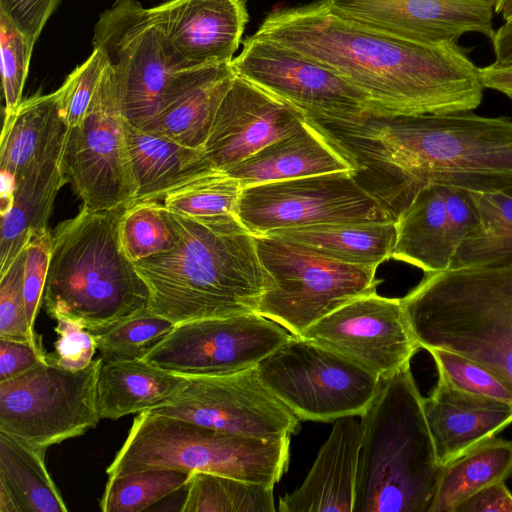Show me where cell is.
<instances>
[{
  "label": "cell",
  "mask_w": 512,
  "mask_h": 512,
  "mask_svg": "<svg viewBox=\"0 0 512 512\" xmlns=\"http://www.w3.org/2000/svg\"><path fill=\"white\" fill-rule=\"evenodd\" d=\"M317 129L349 161L358 185L396 221L438 183L512 195V119L472 111L320 117Z\"/></svg>",
  "instance_id": "obj_1"
},
{
  "label": "cell",
  "mask_w": 512,
  "mask_h": 512,
  "mask_svg": "<svg viewBox=\"0 0 512 512\" xmlns=\"http://www.w3.org/2000/svg\"><path fill=\"white\" fill-rule=\"evenodd\" d=\"M334 71L370 101V112L428 115L473 111L485 89L458 44L428 45L359 25L318 1L270 13L254 34Z\"/></svg>",
  "instance_id": "obj_2"
},
{
  "label": "cell",
  "mask_w": 512,
  "mask_h": 512,
  "mask_svg": "<svg viewBox=\"0 0 512 512\" xmlns=\"http://www.w3.org/2000/svg\"><path fill=\"white\" fill-rule=\"evenodd\" d=\"M175 246L137 261L149 309L174 324L256 313L272 278L254 235L235 214L189 217L171 212Z\"/></svg>",
  "instance_id": "obj_3"
},
{
  "label": "cell",
  "mask_w": 512,
  "mask_h": 512,
  "mask_svg": "<svg viewBox=\"0 0 512 512\" xmlns=\"http://www.w3.org/2000/svg\"><path fill=\"white\" fill-rule=\"evenodd\" d=\"M360 424L353 512H428L442 464L410 365L380 379Z\"/></svg>",
  "instance_id": "obj_4"
},
{
  "label": "cell",
  "mask_w": 512,
  "mask_h": 512,
  "mask_svg": "<svg viewBox=\"0 0 512 512\" xmlns=\"http://www.w3.org/2000/svg\"><path fill=\"white\" fill-rule=\"evenodd\" d=\"M124 208L82 207L58 225L43 297L55 320L73 321L96 335L149 309L148 286L118 240Z\"/></svg>",
  "instance_id": "obj_5"
},
{
  "label": "cell",
  "mask_w": 512,
  "mask_h": 512,
  "mask_svg": "<svg viewBox=\"0 0 512 512\" xmlns=\"http://www.w3.org/2000/svg\"><path fill=\"white\" fill-rule=\"evenodd\" d=\"M401 302L421 348L482 365L512 394V264L428 273Z\"/></svg>",
  "instance_id": "obj_6"
},
{
  "label": "cell",
  "mask_w": 512,
  "mask_h": 512,
  "mask_svg": "<svg viewBox=\"0 0 512 512\" xmlns=\"http://www.w3.org/2000/svg\"><path fill=\"white\" fill-rule=\"evenodd\" d=\"M290 437L264 440L140 412L108 466V479L144 470L209 472L274 487L288 469Z\"/></svg>",
  "instance_id": "obj_7"
},
{
  "label": "cell",
  "mask_w": 512,
  "mask_h": 512,
  "mask_svg": "<svg viewBox=\"0 0 512 512\" xmlns=\"http://www.w3.org/2000/svg\"><path fill=\"white\" fill-rule=\"evenodd\" d=\"M254 238L261 264L272 278L256 313L294 336H302L347 302L376 292L380 283L375 267L340 262L277 237Z\"/></svg>",
  "instance_id": "obj_8"
},
{
  "label": "cell",
  "mask_w": 512,
  "mask_h": 512,
  "mask_svg": "<svg viewBox=\"0 0 512 512\" xmlns=\"http://www.w3.org/2000/svg\"><path fill=\"white\" fill-rule=\"evenodd\" d=\"M256 368L264 386L302 421L360 417L380 385L346 357L294 335Z\"/></svg>",
  "instance_id": "obj_9"
},
{
  "label": "cell",
  "mask_w": 512,
  "mask_h": 512,
  "mask_svg": "<svg viewBox=\"0 0 512 512\" xmlns=\"http://www.w3.org/2000/svg\"><path fill=\"white\" fill-rule=\"evenodd\" d=\"M101 357L79 371L48 360L0 382V432L30 446L48 449L83 435L101 419L97 382Z\"/></svg>",
  "instance_id": "obj_10"
},
{
  "label": "cell",
  "mask_w": 512,
  "mask_h": 512,
  "mask_svg": "<svg viewBox=\"0 0 512 512\" xmlns=\"http://www.w3.org/2000/svg\"><path fill=\"white\" fill-rule=\"evenodd\" d=\"M124 124L120 94L106 64L83 120L68 128L62 157L67 183L87 210H116L136 198Z\"/></svg>",
  "instance_id": "obj_11"
},
{
  "label": "cell",
  "mask_w": 512,
  "mask_h": 512,
  "mask_svg": "<svg viewBox=\"0 0 512 512\" xmlns=\"http://www.w3.org/2000/svg\"><path fill=\"white\" fill-rule=\"evenodd\" d=\"M235 214L254 236L319 224L394 221L351 171L245 187Z\"/></svg>",
  "instance_id": "obj_12"
},
{
  "label": "cell",
  "mask_w": 512,
  "mask_h": 512,
  "mask_svg": "<svg viewBox=\"0 0 512 512\" xmlns=\"http://www.w3.org/2000/svg\"><path fill=\"white\" fill-rule=\"evenodd\" d=\"M93 48L111 69L123 116L142 128L157 113L165 88L175 73L169 66L157 13L135 0H117L95 24Z\"/></svg>",
  "instance_id": "obj_13"
},
{
  "label": "cell",
  "mask_w": 512,
  "mask_h": 512,
  "mask_svg": "<svg viewBox=\"0 0 512 512\" xmlns=\"http://www.w3.org/2000/svg\"><path fill=\"white\" fill-rule=\"evenodd\" d=\"M292 334L258 313L175 324L143 359L170 373L211 376L257 364Z\"/></svg>",
  "instance_id": "obj_14"
},
{
  "label": "cell",
  "mask_w": 512,
  "mask_h": 512,
  "mask_svg": "<svg viewBox=\"0 0 512 512\" xmlns=\"http://www.w3.org/2000/svg\"><path fill=\"white\" fill-rule=\"evenodd\" d=\"M187 378L184 389L147 411L264 440L291 437L301 428V420L264 386L256 367Z\"/></svg>",
  "instance_id": "obj_15"
},
{
  "label": "cell",
  "mask_w": 512,
  "mask_h": 512,
  "mask_svg": "<svg viewBox=\"0 0 512 512\" xmlns=\"http://www.w3.org/2000/svg\"><path fill=\"white\" fill-rule=\"evenodd\" d=\"M301 337L346 357L379 379L410 365L421 348L410 329L401 298L376 292L347 302Z\"/></svg>",
  "instance_id": "obj_16"
},
{
  "label": "cell",
  "mask_w": 512,
  "mask_h": 512,
  "mask_svg": "<svg viewBox=\"0 0 512 512\" xmlns=\"http://www.w3.org/2000/svg\"><path fill=\"white\" fill-rule=\"evenodd\" d=\"M237 75L299 108L305 115L353 116L371 111L368 98L334 71L255 35L232 60Z\"/></svg>",
  "instance_id": "obj_17"
},
{
  "label": "cell",
  "mask_w": 512,
  "mask_h": 512,
  "mask_svg": "<svg viewBox=\"0 0 512 512\" xmlns=\"http://www.w3.org/2000/svg\"><path fill=\"white\" fill-rule=\"evenodd\" d=\"M335 15L386 34L428 44H457L466 33L490 40L493 0H322Z\"/></svg>",
  "instance_id": "obj_18"
},
{
  "label": "cell",
  "mask_w": 512,
  "mask_h": 512,
  "mask_svg": "<svg viewBox=\"0 0 512 512\" xmlns=\"http://www.w3.org/2000/svg\"><path fill=\"white\" fill-rule=\"evenodd\" d=\"M305 121L299 108L236 74L218 107L203 155L212 168L224 171Z\"/></svg>",
  "instance_id": "obj_19"
},
{
  "label": "cell",
  "mask_w": 512,
  "mask_h": 512,
  "mask_svg": "<svg viewBox=\"0 0 512 512\" xmlns=\"http://www.w3.org/2000/svg\"><path fill=\"white\" fill-rule=\"evenodd\" d=\"M477 222L466 190L427 184L395 221L396 242L391 258L426 274L448 270L457 249Z\"/></svg>",
  "instance_id": "obj_20"
},
{
  "label": "cell",
  "mask_w": 512,
  "mask_h": 512,
  "mask_svg": "<svg viewBox=\"0 0 512 512\" xmlns=\"http://www.w3.org/2000/svg\"><path fill=\"white\" fill-rule=\"evenodd\" d=\"M154 9L174 72L232 62L248 22L246 0H170Z\"/></svg>",
  "instance_id": "obj_21"
},
{
  "label": "cell",
  "mask_w": 512,
  "mask_h": 512,
  "mask_svg": "<svg viewBox=\"0 0 512 512\" xmlns=\"http://www.w3.org/2000/svg\"><path fill=\"white\" fill-rule=\"evenodd\" d=\"M235 76L232 62L173 73L156 115L141 129L203 150L218 107Z\"/></svg>",
  "instance_id": "obj_22"
},
{
  "label": "cell",
  "mask_w": 512,
  "mask_h": 512,
  "mask_svg": "<svg viewBox=\"0 0 512 512\" xmlns=\"http://www.w3.org/2000/svg\"><path fill=\"white\" fill-rule=\"evenodd\" d=\"M423 409L442 465L512 423V403L460 389L442 375Z\"/></svg>",
  "instance_id": "obj_23"
},
{
  "label": "cell",
  "mask_w": 512,
  "mask_h": 512,
  "mask_svg": "<svg viewBox=\"0 0 512 512\" xmlns=\"http://www.w3.org/2000/svg\"><path fill=\"white\" fill-rule=\"evenodd\" d=\"M361 424L356 416L335 421L302 484L279 498L280 512H353Z\"/></svg>",
  "instance_id": "obj_24"
},
{
  "label": "cell",
  "mask_w": 512,
  "mask_h": 512,
  "mask_svg": "<svg viewBox=\"0 0 512 512\" xmlns=\"http://www.w3.org/2000/svg\"><path fill=\"white\" fill-rule=\"evenodd\" d=\"M64 147L65 144L13 179L9 205L1 211L0 274L34 234L48 228L56 195L67 183L62 164Z\"/></svg>",
  "instance_id": "obj_25"
},
{
  "label": "cell",
  "mask_w": 512,
  "mask_h": 512,
  "mask_svg": "<svg viewBox=\"0 0 512 512\" xmlns=\"http://www.w3.org/2000/svg\"><path fill=\"white\" fill-rule=\"evenodd\" d=\"M224 171L245 188L330 172H352L353 167L306 119L296 131Z\"/></svg>",
  "instance_id": "obj_26"
},
{
  "label": "cell",
  "mask_w": 512,
  "mask_h": 512,
  "mask_svg": "<svg viewBox=\"0 0 512 512\" xmlns=\"http://www.w3.org/2000/svg\"><path fill=\"white\" fill-rule=\"evenodd\" d=\"M67 133L58 90L28 98L5 113L0 146L2 190H12L16 176L63 147Z\"/></svg>",
  "instance_id": "obj_27"
},
{
  "label": "cell",
  "mask_w": 512,
  "mask_h": 512,
  "mask_svg": "<svg viewBox=\"0 0 512 512\" xmlns=\"http://www.w3.org/2000/svg\"><path fill=\"white\" fill-rule=\"evenodd\" d=\"M124 128L137 185L133 203L163 199L171 190L214 169L202 150L181 145L126 120Z\"/></svg>",
  "instance_id": "obj_28"
},
{
  "label": "cell",
  "mask_w": 512,
  "mask_h": 512,
  "mask_svg": "<svg viewBox=\"0 0 512 512\" xmlns=\"http://www.w3.org/2000/svg\"><path fill=\"white\" fill-rule=\"evenodd\" d=\"M188 378L154 366L145 359L103 362L97 382L101 419L116 420L149 410L179 393Z\"/></svg>",
  "instance_id": "obj_29"
},
{
  "label": "cell",
  "mask_w": 512,
  "mask_h": 512,
  "mask_svg": "<svg viewBox=\"0 0 512 512\" xmlns=\"http://www.w3.org/2000/svg\"><path fill=\"white\" fill-rule=\"evenodd\" d=\"M347 264L377 268L392 257L395 221L319 224L268 232Z\"/></svg>",
  "instance_id": "obj_30"
},
{
  "label": "cell",
  "mask_w": 512,
  "mask_h": 512,
  "mask_svg": "<svg viewBox=\"0 0 512 512\" xmlns=\"http://www.w3.org/2000/svg\"><path fill=\"white\" fill-rule=\"evenodd\" d=\"M512 475V440L492 437L442 465L428 512H455L486 486Z\"/></svg>",
  "instance_id": "obj_31"
},
{
  "label": "cell",
  "mask_w": 512,
  "mask_h": 512,
  "mask_svg": "<svg viewBox=\"0 0 512 512\" xmlns=\"http://www.w3.org/2000/svg\"><path fill=\"white\" fill-rule=\"evenodd\" d=\"M477 225L457 249L451 268L512 264V195L499 191H467Z\"/></svg>",
  "instance_id": "obj_32"
},
{
  "label": "cell",
  "mask_w": 512,
  "mask_h": 512,
  "mask_svg": "<svg viewBox=\"0 0 512 512\" xmlns=\"http://www.w3.org/2000/svg\"><path fill=\"white\" fill-rule=\"evenodd\" d=\"M46 451L0 432V478L17 493L26 512H67L47 470Z\"/></svg>",
  "instance_id": "obj_33"
},
{
  "label": "cell",
  "mask_w": 512,
  "mask_h": 512,
  "mask_svg": "<svg viewBox=\"0 0 512 512\" xmlns=\"http://www.w3.org/2000/svg\"><path fill=\"white\" fill-rule=\"evenodd\" d=\"M181 512H275L273 488L209 472H193Z\"/></svg>",
  "instance_id": "obj_34"
},
{
  "label": "cell",
  "mask_w": 512,
  "mask_h": 512,
  "mask_svg": "<svg viewBox=\"0 0 512 512\" xmlns=\"http://www.w3.org/2000/svg\"><path fill=\"white\" fill-rule=\"evenodd\" d=\"M117 231L120 247L132 263L172 249L178 239L170 211L158 201L125 207Z\"/></svg>",
  "instance_id": "obj_35"
},
{
  "label": "cell",
  "mask_w": 512,
  "mask_h": 512,
  "mask_svg": "<svg viewBox=\"0 0 512 512\" xmlns=\"http://www.w3.org/2000/svg\"><path fill=\"white\" fill-rule=\"evenodd\" d=\"M242 189L238 179L211 169L168 192L163 204L169 211L189 217L230 215L236 213Z\"/></svg>",
  "instance_id": "obj_36"
},
{
  "label": "cell",
  "mask_w": 512,
  "mask_h": 512,
  "mask_svg": "<svg viewBox=\"0 0 512 512\" xmlns=\"http://www.w3.org/2000/svg\"><path fill=\"white\" fill-rule=\"evenodd\" d=\"M191 473L144 470L108 479L99 501L103 512H139L186 487Z\"/></svg>",
  "instance_id": "obj_37"
},
{
  "label": "cell",
  "mask_w": 512,
  "mask_h": 512,
  "mask_svg": "<svg viewBox=\"0 0 512 512\" xmlns=\"http://www.w3.org/2000/svg\"><path fill=\"white\" fill-rule=\"evenodd\" d=\"M174 325L147 309L94 335L96 348L104 362L142 359Z\"/></svg>",
  "instance_id": "obj_38"
},
{
  "label": "cell",
  "mask_w": 512,
  "mask_h": 512,
  "mask_svg": "<svg viewBox=\"0 0 512 512\" xmlns=\"http://www.w3.org/2000/svg\"><path fill=\"white\" fill-rule=\"evenodd\" d=\"M26 249L0 274V339L25 342L45 353L41 337L30 326L24 295Z\"/></svg>",
  "instance_id": "obj_39"
},
{
  "label": "cell",
  "mask_w": 512,
  "mask_h": 512,
  "mask_svg": "<svg viewBox=\"0 0 512 512\" xmlns=\"http://www.w3.org/2000/svg\"><path fill=\"white\" fill-rule=\"evenodd\" d=\"M33 46L34 43L0 11L1 73L5 113L12 112L22 102Z\"/></svg>",
  "instance_id": "obj_40"
},
{
  "label": "cell",
  "mask_w": 512,
  "mask_h": 512,
  "mask_svg": "<svg viewBox=\"0 0 512 512\" xmlns=\"http://www.w3.org/2000/svg\"><path fill=\"white\" fill-rule=\"evenodd\" d=\"M106 67L103 53L93 48L92 54L78 66L58 89L60 109L68 128L84 118Z\"/></svg>",
  "instance_id": "obj_41"
},
{
  "label": "cell",
  "mask_w": 512,
  "mask_h": 512,
  "mask_svg": "<svg viewBox=\"0 0 512 512\" xmlns=\"http://www.w3.org/2000/svg\"><path fill=\"white\" fill-rule=\"evenodd\" d=\"M428 352L435 361L438 375L458 388L512 403L511 392L482 365L447 350L429 349Z\"/></svg>",
  "instance_id": "obj_42"
},
{
  "label": "cell",
  "mask_w": 512,
  "mask_h": 512,
  "mask_svg": "<svg viewBox=\"0 0 512 512\" xmlns=\"http://www.w3.org/2000/svg\"><path fill=\"white\" fill-rule=\"evenodd\" d=\"M25 249L24 295L28 321L34 329L44 297L51 258L52 235L48 228L34 234Z\"/></svg>",
  "instance_id": "obj_43"
},
{
  "label": "cell",
  "mask_w": 512,
  "mask_h": 512,
  "mask_svg": "<svg viewBox=\"0 0 512 512\" xmlns=\"http://www.w3.org/2000/svg\"><path fill=\"white\" fill-rule=\"evenodd\" d=\"M56 321L54 330L59 338L48 360L70 371H79L89 366L97 350L95 336L73 321L63 318Z\"/></svg>",
  "instance_id": "obj_44"
},
{
  "label": "cell",
  "mask_w": 512,
  "mask_h": 512,
  "mask_svg": "<svg viewBox=\"0 0 512 512\" xmlns=\"http://www.w3.org/2000/svg\"><path fill=\"white\" fill-rule=\"evenodd\" d=\"M61 0H0V11L35 43Z\"/></svg>",
  "instance_id": "obj_45"
},
{
  "label": "cell",
  "mask_w": 512,
  "mask_h": 512,
  "mask_svg": "<svg viewBox=\"0 0 512 512\" xmlns=\"http://www.w3.org/2000/svg\"><path fill=\"white\" fill-rule=\"evenodd\" d=\"M46 362L48 355L32 345L0 339V382L18 377Z\"/></svg>",
  "instance_id": "obj_46"
},
{
  "label": "cell",
  "mask_w": 512,
  "mask_h": 512,
  "mask_svg": "<svg viewBox=\"0 0 512 512\" xmlns=\"http://www.w3.org/2000/svg\"><path fill=\"white\" fill-rule=\"evenodd\" d=\"M455 512H512V494L504 481L497 482L473 494Z\"/></svg>",
  "instance_id": "obj_47"
},
{
  "label": "cell",
  "mask_w": 512,
  "mask_h": 512,
  "mask_svg": "<svg viewBox=\"0 0 512 512\" xmlns=\"http://www.w3.org/2000/svg\"><path fill=\"white\" fill-rule=\"evenodd\" d=\"M484 88L502 93L512 100V64L498 65L492 63L480 68Z\"/></svg>",
  "instance_id": "obj_48"
},
{
  "label": "cell",
  "mask_w": 512,
  "mask_h": 512,
  "mask_svg": "<svg viewBox=\"0 0 512 512\" xmlns=\"http://www.w3.org/2000/svg\"><path fill=\"white\" fill-rule=\"evenodd\" d=\"M495 54L494 63L498 65L512 64V19L495 30L491 39Z\"/></svg>",
  "instance_id": "obj_49"
},
{
  "label": "cell",
  "mask_w": 512,
  "mask_h": 512,
  "mask_svg": "<svg viewBox=\"0 0 512 512\" xmlns=\"http://www.w3.org/2000/svg\"><path fill=\"white\" fill-rule=\"evenodd\" d=\"M0 512H26L17 493L3 478H0Z\"/></svg>",
  "instance_id": "obj_50"
},
{
  "label": "cell",
  "mask_w": 512,
  "mask_h": 512,
  "mask_svg": "<svg viewBox=\"0 0 512 512\" xmlns=\"http://www.w3.org/2000/svg\"><path fill=\"white\" fill-rule=\"evenodd\" d=\"M494 12L500 14L504 21L512 19V0H493Z\"/></svg>",
  "instance_id": "obj_51"
}]
</instances>
